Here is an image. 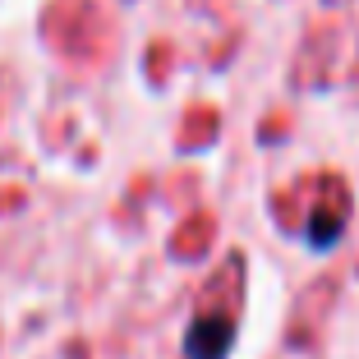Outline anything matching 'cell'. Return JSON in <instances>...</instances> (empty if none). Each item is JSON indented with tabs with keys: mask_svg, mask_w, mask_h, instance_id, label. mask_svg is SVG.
Listing matches in <instances>:
<instances>
[{
	"mask_svg": "<svg viewBox=\"0 0 359 359\" xmlns=\"http://www.w3.org/2000/svg\"><path fill=\"white\" fill-rule=\"evenodd\" d=\"M235 341V323L222 313H203L184 332V359H226Z\"/></svg>",
	"mask_w": 359,
	"mask_h": 359,
	"instance_id": "6da1fadb",
	"label": "cell"
}]
</instances>
